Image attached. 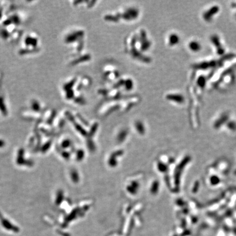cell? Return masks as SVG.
<instances>
[{"label": "cell", "instance_id": "1", "mask_svg": "<svg viewBox=\"0 0 236 236\" xmlns=\"http://www.w3.org/2000/svg\"><path fill=\"white\" fill-rule=\"evenodd\" d=\"M39 37L35 32H31L25 36L23 42L24 46L19 50L21 55H28L39 50Z\"/></svg>", "mask_w": 236, "mask_h": 236}, {"label": "cell", "instance_id": "2", "mask_svg": "<svg viewBox=\"0 0 236 236\" xmlns=\"http://www.w3.org/2000/svg\"><path fill=\"white\" fill-rule=\"evenodd\" d=\"M30 106L31 109L35 111H40L41 108H42L41 102L38 100H36V99H33V100H31Z\"/></svg>", "mask_w": 236, "mask_h": 236}, {"label": "cell", "instance_id": "3", "mask_svg": "<svg viewBox=\"0 0 236 236\" xmlns=\"http://www.w3.org/2000/svg\"><path fill=\"white\" fill-rule=\"evenodd\" d=\"M5 101V99L2 97H0V111L3 115H6L7 113V110Z\"/></svg>", "mask_w": 236, "mask_h": 236}, {"label": "cell", "instance_id": "4", "mask_svg": "<svg viewBox=\"0 0 236 236\" xmlns=\"http://www.w3.org/2000/svg\"><path fill=\"white\" fill-rule=\"evenodd\" d=\"M4 145V142L2 141V140H0V147H3Z\"/></svg>", "mask_w": 236, "mask_h": 236}]
</instances>
